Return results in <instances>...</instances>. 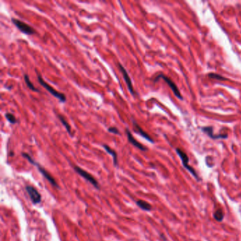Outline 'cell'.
<instances>
[{
  "label": "cell",
  "mask_w": 241,
  "mask_h": 241,
  "mask_svg": "<svg viewBox=\"0 0 241 241\" xmlns=\"http://www.w3.org/2000/svg\"><path fill=\"white\" fill-rule=\"evenodd\" d=\"M125 132L126 134H127V139H128V141L134 146V147H135L136 148H137V149H139V150L141 151H145L147 150V148L144 147V146L141 144H140L139 142H138V141L136 140L135 138H134L133 135H132L131 132H130V130L128 129V128H126V130H125Z\"/></svg>",
  "instance_id": "9c48e42d"
},
{
  "label": "cell",
  "mask_w": 241,
  "mask_h": 241,
  "mask_svg": "<svg viewBox=\"0 0 241 241\" xmlns=\"http://www.w3.org/2000/svg\"><path fill=\"white\" fill-rule=\"evenodd\" d=\"M202 131H203L205 133L207 134V135L209 136L210 138L213 139H226L228 137V135H214L213 134V130L212 127H203L201 128Z\"/></svg>",
  "instance_id": "8fae6325"
},
{
  "label": "cell",
  "mask_w": 241,
  "mask_h": 241,
  "mask_svg": "<svg viewBox=\"0 0 241 241\" xmlns=\"http://www.w3.org/2000/svg\"><path fill=\"white\" fill-rule=\"evenodd\" d=\"M73 168L79 176H81L83 178H84L86 180H87V181L90 182V183L92 184L93 186H94L96 189L98 190L100 189V185H99L98 182L97 181L96 179L93 178L90 173H89L87 171H86L85 170H83V169L80 168V167L77 166H74Z\"/></svg>",
  "instance_id": "277c9868"
},
{
  "label": "cell",
  "mask_w": 241,
  "mask_h": 241,
  "mask_svg": "<svg viewBox=\"0 0 241 241\" xmlns=\"http://www.w3.org/2000/svg\"><path fill=\"white\" fill-rule=\"evenodd\" d=\"M118 68H119V69L120 70V71H121L122 77H123L124 81H125L126 84H127V86L128 89H129V92L132 93V96H135V95H136V92H135V91L134 90L133 85H132V80H131V79H130L129 74L127 73V70L125 69V68H124L123 66L121 65V64L118 63Z\"/></svg>",
  "instance_id": "52a82bcc"
},
{
  "label": "cell",
  "mask_w": 241,
  "mask_h": 241,
  "mask_svg": "<svg viewBox=\"0 0 241 241\" xmlns=\"http://www.w3.org/2000/svg\"><path fill=\"white\" fill-rule=\"evenodd\" d=\"M136 204H137V205L140 209L144 210V211H149L152 209V207H151L150 204L144 201V200H138V201L136 202Z\"/></svg>",
  "instance_id": "4fadbf2b"
},
{
  "label": "cell",
  "mask_w": 241,
  "mask_h": 241,
  "mask_svg": "<svg viewBox=\"0 0 241 241\" xmlns=\"http://www.w3.org/2000/svg\"><path fill=\"white\" fill-rule=\"evenodd\" d=\"M159 79H163V80H164L167 83H168V85L169 86V87H170V88L171 89V90L173 91V92L174 93L175 96H176L177 98H178L179 99H180V100H183V98H182L181 93H180L178 88L177 87V86L176 85V83H175L173 81L171 80L170 78H168V77H166V76H165L164 74H158L154 79V82H156V81H158Z\"/></svg>",
  "instance_id": "5b68a950"
},
{
  "label": "cell",
  "mask_w": 241,
  "mask_h": 241,
  "mask_svg": "<svg viewBox=\"0 0 241 241\" xmlns=\"http://www.w3.org/2000/svg\"><path fill=\"white\" fill-rule=\"evenodd\" d=\"M132 122H133V127H134V129H135V132H136V133H137L138 135L141 136V137H142L143 138H144L145 139H147V141H149V142H151V143L154 142L152 138H151L150 136L148 135L147 132H145L142 129H141V127L137 124V122H136L135 120H132Z\"/></svg>",
  "instance_id": "30bf717a"
},
{
  "label": "cell",
  "mask_w": 241,
  "mask_h": 241,
  "mask_svg": "<svg viewBox=\"0 0 241 241\" xmlns=\"http://www.w3.org/2000/svg\"><path fill=\"white\" fill-rule=\"evenodd\" d=\"M24 81L25 82H26L27 86L28 87L29 89H30L31 91H35V92H39V90L38 89H36V87L34 86V85L33 84V83L31 82L30 79H29V77L28 74H24Z\"/></svg>",
  "instance_id": "9a60e30c"
},
{
  "label": "cell",
  "mask_w": 241,
  "mask_h": 241,
  "mask_svg": "<svg viewBox=\"0 0 241 241\" xmlns=\"http://www.w3.org/2000/svg\"><path fill=\"white\" fill-rule=\"evenodd\" d=\"M223 216H224V214H223V211L221 209H218L213 213V218L218 221H222L223 220Z\"/></svg>",
  "instance_id": "2e32d148"
},
{
  "label": "cell",
  "mask_w": 241,
  "mask_h": 241,
  "mask_svg": "<svg viewBox=\"0 0 241 241\" xmlns=\"http://www.w3.org/2000/svg\"><path fill=\"white\" fill-rule=\"evenodd\" d=\"M37 77H38V82L40 83V84L41 85L42 87H44V88L45 89L50 93H51L52 96L59 99V100L62 103H65V101L67 100V98H66L65 95L62 93L58 92V91L57 90H55L53 87H52L51 86L48 84L47 82H45V81H44V79L42 78L41 75L40 74V73L37 72Z\"/></svg>",
  "instance_id": "7a4b0ae2"
},
{
  "label": "cell",
  "mask_w": 241,
  "mask_h": 241,
  "mask_svg": "<svg viewBox=\"0 0 241 241\" xmlns=\"http://www.w3.org/2000/svg\"><path fill=\"white\" fill-rule=\"evenodd\" d=\"M208 77L211 79H217V80H221V81H227L228 79L226 78L222 77V76L220 74H214V73H210L208 74Z\"/></svg>",
  "instance_id": "ac0fdd59"
},
{
  "label": "cell",
  "mask_w": 241,
  "mask_h": 241,
  "mask_svg": "<svg viewBox=\"0 0 241 241\" xmlns=\"http://www.w3.org/2000/svg\"><path fill=\"white\" fill-rule=\"evenodd\" d=\"M21 154H22L23 156L25 158H26L27 160H28L29 162L31 163V164L34 165V166H36L37 167V168L38 169L39 171H40V173H41L42 176H43L44 178H45L46 180L50 182V183L52 184V185L56 187H58V184L57 183V182H56V180L53 178V177H52L51 175H50L49 173H48V171L45 170V169H44L43 168H42V167L40 166V165L38 163H37L36 161H35L34 159L32 157H31L30 155L28 154V153H22Z\"/></svg>",
  "instance_id": "6da1fadb"
},
{
  "label": "cell",
  "mask_w": 241,
  "mask_h": 241,
  "mask_svg": "<svg viewBox=\"0 0 241 241\" xmlns=\"http://www.w3.org/2000/svg\"><path fill=\"white\" fill-rule=\"evenodd\" d=\"M11 21L15 25L16 27L23 33L26 35H33L36 33V30H34L33 28H32L30 26H29L28 24H27V23L23 22L22 21L12 18L11 19Z\"/></svg>",
  "instance_id": "8992f818"
},
{
  "label": "cell",
  "mask_w": 241,
  "mask_h": 241,
  "mask_svg": "<svg viewBox=\"0 0 241 241\" xmlns=\"http://www.w3.org/2000/svg\"><path fill=\"white\" fill-rule=\"evenodd\" d=\"M176 152L178 154L179 156H180V159H181L182 165H183L184 168L189 171L190 173H191L194 178L197 179V180H199V176H198V175L197 174V173H196L195 170H194L193 168H192L191 166H189V164H188V163H189V158H188V156L187 155L186 153H184L183 151H182L180 149H176Z\"/></svg>",
  "instance_id": "3957f363"
},
{
  "label": "cell",
  "mask_w": 241,
  "mask_h": 241,
  "mask_svg": "<svg viewBox=\"0 0 241 241\" xmlns=\"http://www.w3.org/2000/svg\"><path fill=\"white\" fill-rule=\"evenodd\" d=\"M108 132H110V133L114 134V135H120L119 129H118L116 127H109L108 129Z\"/></svg>",
  "instance_id": "d6986e66"
},
{
  "label": "cell",
  "mask_w": 241,
  "mask_h": 241,
  "mask_svg": "<svg viewBox=\"0 0 241 241\" xmlns=\"http://www.w3.org/2000/svg\"><path fill=\"white\" fill-rule=\"evenodd\" d=\"M5 118L8 121L10 122L11 124H16L17 122V119L16 118V117L13 115L12 113H10V112H7V113L5 114Z\"/></svg>",
  "instance_id": "e0dca14e"
},
{
  "label": "cell",
  "mask_w": 241,
  "mask_h": 241,
  "mask_svg": "<svg viewBox=\"0 0 241 241\" xmlns=\"http://www.w3.org/2000/svg\"><path fill=\"white\" fill-rule=\"evenodd\" d=\"M103 147L104 148L105 150L107 151V153H108L109 154L111 155L112 158H113V163L114 165L115 166H118V154H117L116 151L112 149L109 146L106 144H103Z\"/></svg>",
  "instance_id": "7c38bea8"
},
{
  "label": "cell",
  "mask_w": 241,
  "mask_h": 241,
  "mask_svg": "<svg viewBox=\"0 0 241 241\" xmlns=\"http://www.w3.org/2000/svg\"><path fill=\"white\" fill-rule=\"evenodd\" d=\"M58 119L60 120V121L61 122V123L63 124L64 127H65V129H67V131L68 132V133L69 134V135H71V127H70L69 124L68 123V122L66 120V119L65 118V117L63 115H62L60 114H57V115Z\"/></svg>",
  "instance_id": "5bb4252c"
},
{
  "label": "cell",
  "mask_w": 241,
  "mask_h": 241,
  "mask_svg": "<svg viewBox=\"0 0 241 241\" xmlns=\"http://www.w3.org/2000/svg\"><path fill=\"white\" fill-rule=\"evenodd\" d=\"M26 190L27 193L28 194L31 201L34 205H38L41 202V195L34 187L31 185H26Z\"/></svg>",
  "instance_id": "ba28073f"
}]
</instances>
